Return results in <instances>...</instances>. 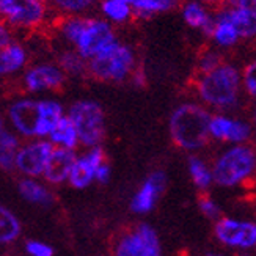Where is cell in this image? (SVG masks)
<instances>
[{"label":"cell","mask_w":256,"mask_h":256,"mask_svg":"<svg viewBox=\"0 0 256 256\" xmlns=\"http://www.w3.org/2000/svg\"><path fill=\"white\" fill-rule=\"evenodd\" d=\"M210 116L212 115L196 102H186L176 107L168 121L170 138L174 146L187 152L203 150L210 140Z\"/></svg>","instance_id":"6da1fadb"},{"label":"cell","mask_w":256,"mask_h":256,"mask_svg":"<svg viewBox=\"0 0 256 256\" xmlns=\"http://www.w3.org/2000/svg\"><path fill=\"white\" fill-rule=\"evenodd\" d=\"M214 186L246 187L256 181V148L248 143L230 144L212 160Z\"/></svg>","instance_id":"7a4b0ae2"},{"label":"cell","mask_w":256,"mask_h":256,"mask_svg":"<svg viewBox=\"0 0 256 256\" xmlns=\"http://www.w3.org/2000/svg\"><path fill=\"white\" fill-rule=\"evenodd\" d=\"M195 92L202 101L216 108H231L239 101L240 77L230 64H220L210 72L195 76Z\"/></svg>","instance_id":"3957f363"},{"label":"cell","mask_w":256,"mask_h":256,"mask_svg":"<svg viewBox=\"0 0 256 256\" xmlns=\"http://www.w3.org/2000/svg\"><path fill=\"white\" fill-rule=\"evenodd\" d=\"M134 70L136 57L132 49L116 41L94 58L88 60L86 76L99 82H123L132 76Z\"/></svg>","instance_id":"277c9868"},{"label":"cell","mask_w":256,"mask_h":256,"mask_svg":"<svg viewBox=\"0 0 256 256\" xmlns=\"http://www.w3.org/2000/svg\"><path fill=\"white\" fill-rule=\"evenodd\" d=\"M66 115L77 129L80 146H101L106 138V114L101 104L93 99H79L70 106Z\"/></svg>","instance_id":"5b68a950"},{"label":"cell","mask_w":256,"mask_h":256,"mask_svg":"<svg viewBox=\"0 0 256 256\" xmlns=\"http://www.w3.org/2000/svg\"><path fill=\"white\" fill-rule=\"evenodd\" d=\"M50 8L40 0H0V19L13 30L36 32L48 26Z\"/></svg>","instance_id":"8992f818"},{"label":"cell","mask_w":256,"mask_h":256,"mask_svg":"<svg viewBox=\"0 0 256 256\" xmlns=\"http://www.w3.org/2000/svg\"><path fill=\"white\" fill-rule=\"evenodd\" d=\"M112 256H164L159 232L148 224H137L115 239Z\"/></svg>","instance_id":"52a82bcc"},{"label":"cell","mask_w":256,"mask_h":256,"mask_svg":"<svg viewBox=\"0 0 256 256\" xmlns=\"http://www.w3.org/2000/svg\"><path fill=\"white\" fill-rule=\"evenodd\" d=\"M214 236L225 248L242 252L256 248V224L247 218L222 216L214 224Z\"/></svg>","instance_id":"ba28073f"},{"label":"cell","mask_w":256,"mask_h":256,"mask_svg":"<svg viewBox=\"0 0 256 256\" xmlns=\"http://www.w3.org/2000/svg\"><path fill=\"white\" fill-rule=\"evenodd\" d=\"M54 148L48 138L26 140L18 150L14 172L22 178H42Z\"/></svg>","instance_id":"9c48e42d"},{"label":"cell","mask_w":256,"mask_h":256,"mask_svg":"<svg viewBox=\"0 0 256 256\" xmlns=\"http://www.w3.org/2000/svg\"><path fill=\"white\" fill-rule=\"evenodd\" d=\"M116 41L118 40L115 30L110 26V22H107L106 19L88 18L86 26L74 49L88 62Z\"/></svg>","instance_id":"30bf717a"},{"label":"cell","mask_w":256,"mask_h":256,"mask_svg":"<svg viewBox=\"0 0 256 256\" xmlns=\"http://www.w3.org/2000/svg\"><path fill=\"white\" fill-rule=\"evenodd\" d=\"M66 76L57 63H38L27 66L20 82L24 90L32 94L58 92L66 82Z\"/></svg>","instance_id":"8fae6325"},{"label":"cell","mask_w":256,"mask_h":256,"mask_svg":"<svg viewBox=\"0 0 256 256\" xmlns=\"http://www.w3.org/2000/svg\"><path fill=\"white\" fill-rule=\"evenodd\" d=\"M38 99L35 98H18L6 108V121L20 138H36L38 132Z\"/></svg>","instance_id":"7c38bea8"},{"label":"cell","mask_w":256,"mask_h":256,"mask_svg":"<svg viewBox=\"0 0 256 256\" xmlns=\"http://www.w3.org/2000/svg\"><path fill=\"white\" fill-rule=\"evenodd\" d=\"M166 187V174L162 170L151 172L138 188L134 192L129 208L136 216H146L152 212L154 208L158 206L162 194L165 192Z\"/></svg>","instance_id":"4fadbf2b"},{"label":"cell","mask_w":256,"mask_h":256,"mask_svg":"<svg viewBox=\"0 0 256 256\" xmlns=\"http://www.w3.org/2000/svg\"><path fill=\"white\" fill-rule=\"evenodd\" d=\"M106 160L107 158L102 146L86 148L84 152L77 154L68 184L72 188H77V190L88 188L93 182H96V172L99 168V165Z\"/></svg>","instance_id":"5bb4252c"},{"label":"cell","mask_w":256,"mask_h":256,"mask_svg":"<svg viewBox=\"0 0 256 256\" xmlns=\"http://www.w3.org/2000/svg\"><path fill=\"white\" fill-rule=\"evenodd\" d=\"M252 126L238 118H231L226 115L210 116L209 136L212 140L228 143V144H244L252 138Z\"/></svg>","instance_id":"9a60e30c"},{"label":"cell","mask_w":256,"mask_h":256,"mask_svg":"<svg viewBox=\"0 0 256 256\" xmlns=\"http://www.w3.org/2000/svg\"><path fill=\"white\" fill-rule=\"evenodd\" d=\"M77 158V151L54 148V152L48 162L46 170H44L42 180L49 186H62L68 184L72 165Z\"/></svg>","instance_id":"2e32d148"},{"label":"cell","mask_w":256,"mask_h":256,"mask_svg":"<svg viewBox=\"0 0 256 256\" xmlns=\"http://www.w3.org/2000/svg\"><path fill=\"white\" fill-rule=\"evenodd\" d=\"M18 192L22 200L40 208H50L55 202V195L50 186L42 178H22L18 181Z\"/></svg>","instance_id":"e0dca14e"},{"label":"cell","mask_w":256,"mask_h":256,"mask_svg":"<svg viewBox=\"0 0 256 256\" xmlns=\"http://www.w3.org/2000/svg\"><path fill=\"white\" fill-rule=\"evenodd\" d=\"M38 110H40V120H38L36 138H48L54 128L58 124V121L66 115V110L60 101L52 98L38 99Z\"/></svg>","instance_id":"ac0fdd59"},{"label":"cell","mask_w":256,"mask_h":256,"mask_svg":"<svg viewBox=\"0 0 256 256\" xmlns=\"http://www.w3.org/2000/svg\"><path fill=\"white\" fill-rule=\"evenodd\" d=\"M28 64V52L20 42L13 41L0 49V77L24 72Z\"/></svg>","instance_id":"d6986e66"},{"label":"cell","mask_w":256,"mask_h":256,"mask_svg":"<svg viewBox=\"0 0 256 256\" xmlns=\"http://www.w3.org/2000/svg\"><path fill=\"white\" fill-rule=\"evenodd\" d=\"M187 173L194 187L202 194H208L209 188L214 186L212 165L198 154H192L187 160Z\"/></svg>","instance_id":"ffe728a7"},{"label":"cell","mask_w":256,"mask_h":256,"mask_svg":"<svg viewBox=\"0 0 256 256\" xmlns=\"http://www.w3.org/2000/svg\"><path fill=\"white\" fill-rule=\"evenodd\" d=\"M48 140L54 144L55 148L77 151V148L80 146L79 134H77V129L72 124V121L70 120L68 115H64L58 121V124L54 128V130L50 132Z\"/></svg>","instance_id":"44dd1931"},{"label":"cell","mask_w":256,"mask_h":256,"mask_svg":"<svg viewBox=\"0 0 256 256\" xmlns=\"http://www.w3.org/2000/svg\"><path fill=\"white\" fill-rule=\"evenodd\" d=\"M22 224L14 210L0 203V247H8L20 238Z\"/></svg>","instance_id":"7402d4cb"},{"label":"cell","mask_w":256,"mask_h":256,"mask_svg":"<svg viewBox=\"0 0 256 256\" xmlns=\"http://www.w3.org/2000/svg\"><path fill=\"white\" fill-rule=\"evenodd\" d=\"M217 19L226 20L236 28L238 35L250 38L256 35V11L252 10H232L226 13H220Z\"/></svg>","instance_id":"603a6c76"},{"label":"cell","mask_w":256,"mask_h":256,"mask_svg":"<svg viewBox=\"0 0 256 256\" xmlns=\"http://www.w3.org/2000/svg\"><path fill=\"white\" fill-rule=\"evenodd\" d=\"M20 137L14 130L5 129L0 134V170L14 172L16 154L20 148Z\"/></svg>","instance_id":"cb8c5ba5"},{"label":"cell","mask_w":256,"mask_h":256,"mask_svg":"<svg viewBox=\"0 0 256 256\" xmlns=\"http://www.w3.org/2000/svg\"><path fill=\"white\" fill-rule=\"evenodd\" d=\"M57 64L68 77H82L88 72V62L72 48L63 49L58 54Z\"/></svg>","instance_id":"d4e9b609"},{"label":"cell","mask_w":256,"mask_h":256,"mask_svg":"<svg viewBox=\"0 0 256 256\" xmlns=\"http://www.w3.org/2000/svg\"><path fill=\"white\" fill-rule=\"evenodd\" d=\"M48 5L55 16H85L90 11L96 0H48Z\"/></svg>","instance_id":"484cf974"},{"label":"cell","mask_w":256,"mask_h":256,"mask_svg":"<svg viewBox=\"0 0 256 256\" xmlns=\"http://www.w3.org/2000/svg\"><path fill=\"white\" fill-rule=\"evenodd\" d=\"M101 13L107 19V22H115V24H123L129 20L134 14V10L130 8V4H126L123 0H102Z\"/></svg>","instance_id":"4316f807"},{"label":"cell","mask_w":256,"mask_h":256,"mask_svg":"<svg viewBox=\"0 0 256 256\" xmlns=\"http://www.w3.org/2000/svg\"><path fill=\"white\" fill-rule=\"evenodd\" d=\"M184 20L187 22L190 27H196V28H203V32L206 35H210L214 33L216 26L212 24V20L209 19L206 11L200 6L198 4H190L184 8Z\"/></svg>","instance_id":"83f0119b"},{"label":"cell","mask_w":256,"mask_h":256,"mask_svg":"<svg viewBox=\"0 0 256 256\" xmlns=\"http://www.w3.org/2000/svg\"><path fill=\"white\" fill-rule=\"evenodd\" d=\"M170 6H172V0H134L132 2L134 14H137V16L165 11V10H170Z\"/></svg>","instance_id":"f1b7e54d"},{"label":"cell","mask_w":256,"mask_h":256,"mask_svg":"<svg viewBox=\"0 0 256 256\" xmlns=\"http://www.w3.org/2000/svg\"><path fill=\"white\" fill-rule=\"evenodd\" d=\"M196 204H198V210L202 212V216L206 217L208 220L217 222L222 217V208H220V204L209 194H202V195H200Z\"/></svg>","instance_id":"f546056e"},{"label":"cell","mask_w":256,"mask_h":256,"mask_svg":"<svg viewBox=\"0 0 256 256\" xmlns=\"http://www.w3.org/2000/svg\"><path fill=\"white\" fill-rule=\"evenodd\" d=\"M238 36L239 35H238L236 28L232 27L230 22L217 19V24L214 28V38L217 40L218 44H222V46H231V44L236 42Z\"/></svg>","instance_id":"4dcf8cb0"},{"label":"cell","mask_w":256,"mask_h":256,"mask_svg":"<svg viewBox=\"0 0 256 256\" xmlns=\"http://www.w3.org/2000/svg\"><path fill=\"white\" fill-rule=\"evenodd\" d=\"M26 256H55V250L49 242L41 239H28L24 244Z\"/></svg>","instance_id":"1f68e13d"},{"label":"cell","mask_w":256,"mask_h":256,"mask_svg":"<svg viewBox=\"0 0 256 256\" xmlns=\"http://www.w3.org/2000/svg\"><path fill=\"white\" fill-rule=\"evenodd\" d=\"M242 84H244V88H246V92L252 98H256V60L244 68Z\"/></svg>","instance_id":"d6a6232c"},{"label":"cell","mask_w":256,"mask_h":256,"mask_svg":"<svg viewBox=\"0 0 256 256\" xmlns=\"http://www.w3.org/2000/svg\"><path fill=\"white\" fill-rule=\"evenodd\" d=\"M13 41H14V30L5 20L0 19V49L10 46Z\"/></svg>","instance_id":"836d02e7"},{"label":"cell","mask_w":256,"mask_h":256,"mask_svg":"<svg viewBox=\"0 0 256 256\" xmlns=\"http://www.w3.org/2000/svg\"><path fill=\"white\" fill-rule=\"evenodd\" d=\"M110 178H112V166L106 160L99 165V168L96 172V182L98 184H108Z\"/></svg>","instance_id":"e575fe53"},{"label":"cell","mask_w":256,"mask_h":256,"mask_svg":"<svg viewBox=\"0 0 256 256\" xmlns=\"http://www.w3.org/2000/svg\"><path fill=\"white\" fill-rule=\"evenodd\" d=\"M231 4H234L240 10H252L256 11V0H230Z\"/></svg>","instance_id":"d590c367"},{"label":"cell","mask_w":256,"mask_h":256,"mask_svg":"<svg viewBox=\"0 0 256 256\" xmlns=\"http://www.w3.org/2000/svg\"><path fill=\"white\" fill-rule=\"evenodd\" d=\"M203 2L206 5H210L216 10H220V8H224V5L226 4V0H203Z\"/></svg>","instance_id":"8d00e7d4"},{"label":"cell","mask_w":256,"mask_h":256,"mask_svg":"<svg viewBox=\"0 0 256 256\" xmlns=\"http://www.w3.org/2000/svg\"><path fill=\"white\" fill-rule=\"evenodd\" d=\"M5 129H8V128H6V120H5L2 115H0V134H2Z\"/></svg>","instance_id":"74e56055"},{"label":"cell","mask_w":256,"mask_h":256,"mask_svg":"<svg viewBox=\"0 0 256 256\" xmlns=\"http://www.w3.org/2000/svg\"><path fill=\"white\" fill-rule=\"evenodd\" d=\"M204 256H228V254L224 253V252H208Z\"/></svg>","instance_id":"f35d334b"},{"label":"cell","mask_w":256,"mask_h":256,"mask_svg":"<svg viewBox=\"0 0 256 256\" xmlns=\"http://www.w3.org/2000/svg\"><path fill=\"white\" fill-rule=\"evenodd\" d=\"M123 2H126V4H130V5H132V2H134V0H123Z\"/></svg>","instance_id":"ab89813d"},{"label":"cell","mask_w":256,"mask_h":256,"mask_svg":"<svg viewBox=\"0 0 256 256\" xmlns=\"http://www.w3.org/2000/svg\"><path fill=\"white\" fill-rule=\"evenodd\" d=\"M254 124H256V110H254Z\"/></svg>","instance_id":"60d3db41"},{"label":"cell","mask_w":256,"mask_h":256,"mask_svg":"<svg viewBox=\"0 0 256 256\" xmlns=\"http://www.w3.org/2000/svg\"><path fill=\"white\" fill-rule=\"evenodd\" d=\"M40 2H46L48 4V0H40Z\"/></svg>","instance_id":"b9f144b4"},{"label":"cell","mask_w":256,"mask_h":256,"mask_svg":"<svg viewBox=\"0 0 256 256\" xmlns=\"http://www.w3.org/2000/svg\"><path fill=\"white\" fill-rule=\"evenodd\" d=\"M240 256H248V254H240Z\"/></svg>","instance_id":"7bdbcfd3"},{"label":"cell","mask_w":256,"mask_h":256,"mask_svg":"<svg viewBox=\"0 0 256 256\" xmlns=\"http://www.w3.org/2000/svg\"><path fill=\"white\" fill-rule=\"evenodd\" d=\"M254 208H256V204H254Z\"/></svg>","instance_id":"ee69618b"}]
</instances>
